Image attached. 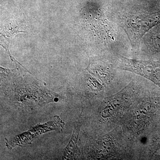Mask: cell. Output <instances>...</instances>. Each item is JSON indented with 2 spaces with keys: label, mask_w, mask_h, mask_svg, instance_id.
I'll list each match as a JSON object with an SVG mask.
<instances>
[{
  "label": "cell",
  "mask_w": 160,
  "mask_h": 160,
  "mask_svg": "<svg viewBox=\"0 0 160 160\" xmlns=\"http://www.w3.org/2000/svg\"><path fill=\"white\" fill-rule=\"evenodd\" d=\"M118 22L130 41L133 50L138 49L146 33L160 24V9L135 11L120 14Z\"/></svg>",
  "instance_id": "cell-1"
},
{
  "label": "cell",
  "mask_w": 160,
  "mask_h": 160,
  "mask_svg": "<svg viewBox=\"0 0 160 160\" xmlns=\"http://www.w3.org/2000/svg\"><path fill=\"white\" fill-rule=\"evenodd\" d=\"M116 61L118 69L139 75L160 87V61L132 59L118 54Z\"/></svg>",
  "instance_id": "cell-2"
},
{
  "label": "cell",
  "mask_w": 160,
  "mask_h": 160,
  "mask_svg": "<svg viewBox=\"0 0 160 160\" xmlns=\"http://www.w3.org/2000/svg\"><path fill=\"white\" fill-rule=\"evenodd\" d=\"M64 125V123L62 122L59 117H55L52 121H50L45 124L41 125L40 129L37 132L45 133L50 130L63 128ZM36 128L35 126L29 131L19 135L9 141V140H7L6 139V146L9 149H10L15 146H21L27 143L30 144L32 140L39 136L38 133H36Z\"/></svg>",
  "instance_id": "cell-3"
},
{
  "label": "cell",
  "mask_w": 160,
  "mask_h": 160,
  "mask_svg": "<svg viewBox=\"0 0 160 160\" xmlns=\"http://www.w3.org/2000/svg\"><path fill=\"white\" fill-rule=\"evenodd\" d=\"M146 49L152 53L160 52V24L150 29L146 34Z\"/></svg>",
  "instance_id": "cell-4"
},
{
  "label": "cell",
  "mask_w": 160,
  "mask_h": 160,
  "mask_svg": "<svg viewBox=\"0 0 160 160\" xmlns=\"http://www.w3.org/2000/svg\"><path fill=\"white\" fill-rule=\"evenodd\" d=\"M80 123H78L77 126H75L72 138L69 145L66 147V150L64 152L63 158L65 159H71L73 157L75 153H76L77 151V142L79 132L80 131Z\"/></svg>",
  "instance_id": "cell-5"
}]
</instances>
